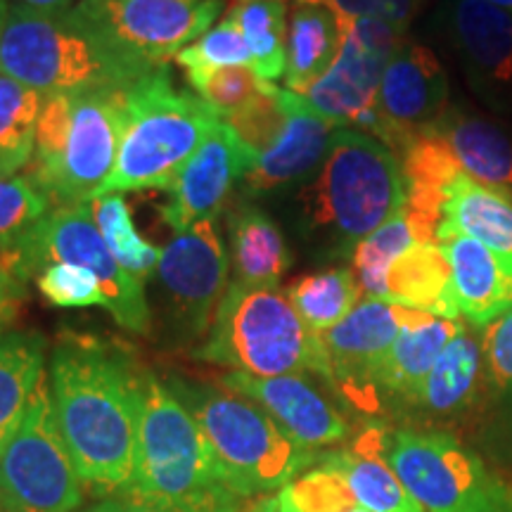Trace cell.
<instances>
[{
  "label": "cell",
  "mask_w": 512,
  "mask_h": 512,
  "mask_svg": "<svg viewBox=\"0 0 512 512\" xmlns=\"http://www.w3.org/2000/svg\"><path fill=\"white\" fill-rule=\"evenodd\" d=\"M48 377L57 427L83 486L117 494L133 475L145 368L117 342L62 332Z\"/></svg>",
  "instance_id": "6da1fadb"
},
{
  "label": "cell",
  "mask_w": 512,
  "mask_h": 512,
  "mask_svg": "<svg viewBox=\"0 0 512 512\" xmlns=\"http://www.w3.org/2000/svg\"><path fill=\"white\" fill-rule=\"evenodd\" d=\"M406 204L401 159L356 128H337L320 169L297 195L299 233L320 256L351 259L358 242Z\"/></svg>",
  "instance_id": "7a4b0ae2"
},
{
  "label": "cell",
  "mask_w": 512,
  "mask_h": 512,
  "mask_svg": "<svg viewBox=\"0 0 512 512\" xmlns=\"http://www.w3.org/2000/svg\"><path fill=\"white\" fill-rule=\"evenodd\" d=\"M166 512H240L245 498L223 482L195 415L145 370L133 475L117 494Z\"/></svg>",
  "instance_id": "3957f363"
},
{
  "label": "cell",
  "mask_w": 512,
  "mask_h": 512,
  "mask_svg": "<svg viewBox=\"0 0 512 512\" xmlns=\"http://www.w3.org/2000/svg\"><path fill=\"white\" fill-rule=\"evenodd\" d=\"M152 72L121 55L72 8L48 12L15 3L0 31V74L43 98L128 91Z\"/></svg>",
  "instance_id": "277c9868"
},
{
  "label": "cell",
  "mask_w": 512,
  "mask_h": 512,
  "mask_svg": "<svg viewBox=\"0 0 512 512\" xmlns=\"http://www.w3.org/2000/svg\"><path fill=\"white\" fill-rule=\"evenodd\" d=\"M126 91L46 95L29 178L53 207L91 202L117 166Z\"/></svg>",
  "instance_id": "5b68a950"
},
{
  "label": "cell",
  "mask_w": 512,
  "mask_h": 512,
  "mask_svg": "<svg viewBox=\"0 0 512 512\" xmlns=\"http://www.w3.org/2000/svg\"><path fill=\"white\" fill-rule=\"evenodd\" d=\"M195 358L256 377L316 373L332 382L323 339L280 287L230 283Z\"/></svg>",
  "instance_id": "8992f818"
},
{
  "label": "cell",
  "mask_w": 512,
  "mask_h": 512,
  "mask_svg": "<svg viewBox=\"0 0 512 512\" xmlns=\"http://www.w3.org/2000/svg\"><path fill=\"white\" fill-rule=\"evenodd\" d=\"M221 117L197 93L178 91L166 67L126 91V131L100 195L169 190Z\"/></svg>",
  "instance_id": "52a82bcc"
},
{
  "label": "cell",
  "mask_w": 512,
  "mask_h": 512,
  "mask_svg": "<svg viewBox=\"0 0 512 512\" xmlns=\"http://www.w3.org/2000/svg\"><path fill=\"white\" fill-rule=\"evenodd\" d=\"M169 387L195 415L223 482L240 498L283 491L313 463L264 408L226 387L171 380Z\"/></svg>",
  "instance_id": "ba28073f"
},
{
  "label": "cell",
  "mask_w": 512,
  "mask_h": 512,
  "mask_svg": "<svg viewBox=\"0 0 512 512\" xmlns=\"http://www.w3.org/2000/svg\"><path fill=\"white\" fill-rule=\"evenodd\" d=\"M380 451L425 512H512L508 486L448 434L382 430Z\"/></svg>",
  "instance_id": "9c48e42d"
},
{
  "label": "cell",
  "mask_w": 512,
  "mask_h": 512,
  "mask_svg": "<svg viewBox=\"0 0 512 512\" xmlns=\"http://www.w3.org/2000/svg\"><path fill=\"white\" fill-rule=\"evenodd\" d=\"M83 489L57 427L46 375L19 430L0 448V503L27 512H76Z\"/></svg>",
  "instance_id": "30bf717a"
},
{
  "label": "cell",
  "mask_w": 512,
  "mask_h": 512,
  "mask_svg": "<svg viewBox=\"0 0 512 512\" xmlns=\"http://www.w3.org/2000/svg\"><path fill=\"white\" fill-rule=\"evenodd\" d=\"M17 245L36 275L50 264L88 268L102 287V309L110 311L121 328L136 335H147L152 330L143 283L114 259L95 223L91 202L55 207L24 238H19Z\"/></svg>",
  "instance_id": "8fae6325"
},
{
  "label": "cell",
  "mask_w": 512,
  "mask_h": 512,
  "mask_svg": "<svg viewBox=\"0 0 512 512\" xmlns=\"http://www.w3.org/2000/svg\"><path fill=\"white\" fill-rule=\"evenodd\" d=\"M72 10L121 55L159 69L214 27L223 0H79Z\"/></svg>",
  "instance_id": "7c38bea8"
},
{
  "label": "cell",
  "mask_w": 512,
  "mask_h": 512,
  "mask_svg": "<svg viewBox=\"0 0 512 512\" xmlns=\"http://www.w3.org/2000/svg\"><path fill=\"white\" fill-rule=\"evenodd\" d=\"M230 261L214 219L181 230L162 249L155 278L178 344L207 337L228 285Z\"/></svg>",
  "instance_id": "4fadbf2b"
},
{
  "label": "cell",
  "mask_w": 512,
  "mask_h": 512,
  "mask_svg": "<svg viewBox=\"0 0 512 512\" xmlns=\"http://www.w3.org/2000/svg\"><path fill=\"white\" fill-rule=\"evenodd\" d=\"M339 53L330 69L302 93L313 110L339 128H351L354 121L377 105V91L384 67L406 41V31L382 19L337 15Z\"/></svg>",
  "instance_id": "5bb4252c"
},
{
  "label": "cell",
  "mask_w": 512,
  "mask_h": 512,
  "mask_svg": "<svg viewBox=\"0 0 512 512\" xmlns=\"http://www.w3.org/2000/svg\"><path fill=\"white\" fill-rule=\"evenodd\" d=\"M375 107L387 128L384 145L401 157L411 140L430 131L451 107L444 64L430 48L406 38L384 67Z\"/></svg>",
  "instance_id": "9a60e30c"
},
{
  "label": "cell",
  "mask_w": 512,
  "mask_h": 512,
  "mask_svg": "<svg viewBox=\"0 0 512 512\" xmlns=\"http://www.w3.org/2000/svg\"><path fill=\"white\" fill-rule=\"evenodd\" d=\"M446 31L472 91L498 114L512 112V15L489 0H446Z\"/></svg>",
  "instance_id": "2e32d148"
},
{
  "label": "cell",
  "mask_w": 512,
  "mask_h": 512,
  "mask_svg": "<svg viewBox=\"0 0 512 512\" xmlns=\"http://www.w3.org/2000/svg\"><path fill=\"white\" fill-rule=\"evenodd\" d=\"M403 313L406 306L361 299L342 323L320 335L332 370L330 384L358 408L373 411L377 406V377L399 335Z\"/></svg>",
  "instance_id": "e0dca14e"
},
{
  "label": "cell",
  "mask_w": 512,
  "mask_h": 512,
  "mask_svg": "<svg viewBox=\"0 0 512 512\" xmlns=\"http://www.w3.org/2000/svg\"><path fill=\"white\" fill-rule=\"evenodd\" d=\"M221 387L264 408L287 437L311 453L349 434L347 418L306 375L256 377L230 370L221 377Z\"/></svg>",
  "instance_id": "ac0fdd59"
},
{
  "label": "cell",
  "mask_w": 512,
  "mask_h": 512,
  "mask_svg": "<svg viewBox=\"0 0 512 512\" xmlns=\"http://www.w3.org/2000/svg\"><path fill=\"white\" fill-rule=\"evenodd\" d=\"M252 162L254 152L221 119L197 155L185 164V169L166 190L169 202L164 204L162 219L176 233L202 219H214L228 202L235 185L247 176Z\"/></svg>",
  "instance_id": "d6986e66"
},
{
  "label": "cell",
  "mask_w": 512,
  "mask_h": 512,
  "mask_svg": "<svg viewBox=\"0 0 512 512\" xmlns=\"http://www.w3.org/2000/svg\"><path fill=\"white\" fill-rule=\"evenodd\" d=\"M285 126L273 145L254 157L247 176L242 178V190L247 195L292 188L306 183L316 174L330 150L337 124L313 110L309 100L283 88Z\"/></svg>",
  "instance_id": "ffe728a7"
},
{
  "label": "cell",
  "mask_w": 512,
  "mask_h": 512,
  "mask_svg": "<svg viewBox=\"0 0 512 512\" xmlns=\"http://www.w3.org/2000/svg\"><path fill=\"white\" fill-rule=\"evenodd\" d=\"M437 245L451 266L453 302L463 318L486 328L512 309V275L477 240L439 230Z\"/></svg>",
  "instance_id": "44dd1931"
},
{
  "label": "cell",
  "mask_w": 512,
  "mask_h": 512,
  "mask_svg": "<svg viewBox=\"0 0 512 512\" xmlns=\"http://www.w3.org/2000/svg\"><path fill=\"white\" fill-rule=\"evenodd\" d=\"M448 147L460 171L512 197V128L482 114L448 107L430 128Z\"/></svg>",
  "instance_id": "7402d4cb"
},
{
  "label": "cell",
  "mask_w": 512,
  "mask_h": 512,
  "mask_svg": "<svg viewBox=\"0 0 512 512\" xmlns=\"http://www.w3.org/2000/svg\"><path fill=\"white\" fill-rule=\"evenodd\" d=\"M460 328H463L460 320L406 309L399 335H396L392 349L387 351V358L380 368L377 389L399 396V399L418 401L427 375Z\"/></svg>",
  "instance_id": "603a6c76"
},
{
  "label": "cell",
  "mask_w": 512,
  "mask_h": 512,
  "mask_svg": "<svg viewBox=\"0 0 512 512\" xmlns=\"http://www.w3.org/2000/svg\"><path fill=\"white\" fill-rule=\"evenodd\" d=\"M439 230L477 240L512 275V197L477 183L465 171L446 185ZM437 230V233H439Z\"/></svg>",
  "instance_id": "cb8c5ba5"
},
{
  "label": "cell",
  "mask_w": 512,
  "mask_h": 512,
  "mask_svg": "<svg viewBox=\"0 0 512 512\" xmlns=\"http://www.w3.org/2000/svg\"><path fill=\"white\" fill-rule=\"evenodd\" d=\"M228 240L235 285L280 287L294 259L285 235L264 209L235 202L228 214Z\"/></svg>",
  "instance_id": "d4e9b609"
},
{
  "label": "cell",
  "mask_w": 512,
  "mask_h": 512,
  "mask_svg": "<svg viewBox=\"0 0 512 512\" xmlns=\"http://www.w3.org/2000/svg\"><path fill=\"white\" fill-rule=\"evenodd\" d=\"M382 427H370L347 451L330 453L323 465L337 472L354 501L370 512H425L382 458Z\"/></svg>",
  "instance_id": "484cf974"
},
{
  "label": "cell",
  "mask_w": 512,
  "mask_h": 512,
  "mask_svg": "<svg viewBox=\"0 0 512 512\" xmlns=\"http://www.w3.org/2000/svg\"><path fill=\"white\" fill-rule=\"evenodd\" d=\"M384 302L448 320L460 318L453 302L451 266L437 242L413 245L394 261L387 273Z\"/></svg>",
  "instance_id": "4316f807"
},
{
  "label": "cell",
  "mask_w": 512,
  "mask_h": 512,
  "mask_svg": "<svg viewBox=\"0 0 512 512\" xmlns=\"http://www.w3.org/2000/svg\"><path fill=\"white\" fill-rule=\"evenodd\" d=\"M337 15L323 5L294 0L287 15L285 88L302 95L330 69L339 53Z\"/></svg>",
  "instance_id": "83f0119b"
},
{
  "label": "cell",
  "mask_w": 512,
  "mask_h": 512,
  "mask_svg": "<svg viewBox=\"0 0 512 512\" xmlns=\"http://www.w3.org/2000/svg\"><path fill=\"white\" fill-rule=\"evenodd\" d=\"M46 349V337L38 332L0 335V448L19 430L46 377Z\"/></svg>",
  "instance_id": "f1b7e54d"
},
{
  "label": "cell",
  "mask_w": 512,
  "mask_h": 512,
  "mask_svg": "<svg viewBox=\"0 0 512 512\" xmlns=\"http://www.w3.org/2000/svg\"><path fill=\"white\" fill-rule=\"evenodd\" d=\"M482 361V344L467 335L463 325L458 335L448 342V347L441 351L415 403L432 413L460 411L475 394Z\"/></svg>",
  "instance_id": "f546056e"
},
{
  "label": "cell",
  "mask_w": 512,
  "mask_h": 512,
  "mask_svg": "<svg viewBox=\"0 0 512 512\" xmlns=\"http://www.w3.org/2000/svg\"><path fill=\"white\" fill-rule=\"evenodd\" d=\"M287 15V0H235L226 12V19L242 31L252 50L254 72L266 81L285 76Z\"/></svg>",
  "instance_id": "4dcf8cb0"
},
{
  "label": "cell",
  "mask_w": 512,
  "mask_h": 512,
  "mask_svg": "<svg viewBox=\"0 0 512 512\" xmlns=\"http://www.w3.org/2000/svg\"><path fill=\"white\" fill-rule=\"evenodd\" d=\"M294 311L316 335H323L342 323L363 299L361 287L351 268H328L304 275L287 287Z\"/></svg>",
  "instance_id": "1f68e13d"
},
{
  "label": "cell",
  "mask_w": 512,
  "mask_h": 512,
  "mask_svg": "<svg viewBox=\"0 0 512 512\" xmlns=\"http://www.w3.org/2000/svg\"><path fill=\"white\" fill-rule=\"evenodd\" d=\"M43 95L0 74V178L19 176L36 152Z\"/></svg>",
  "instance_id": "d6a6232c"
},
{
  "label": "cell",
  "mask_w": 512,
  "mask_h": 512,
  "mask_svg": "<svg viewBox=\"0 0 512 512\" xmlns=\"http://www.w3.org/2000/svg\"><path fill=\"white\" fill-rule=\"evenodd\" d=\"M91 207L95 223H98L102 238H105L114 259H117L133 278H138L140 283L152 278V273L157 271L162 249H157L145 238H140L136 223H133L131 209H128L121 192H110V195L95 197V200H91Z\"/></svg>",
  "instance_id": "836d02e7"
},
{
  "label": "cell",
  "mask_w": 512,
  "mask_h": 512,
  "mask_svg": "<svg viewBox=\"0 0 512 512\" xmlns=\"http://www.w3.org/2000/svg\"><path fill=\"white\" fill-rule=\"evenodd\" d=\"M413 245H420V242L415 240V233L403 209L375 233H370L366 240L358 242L354 254H351V271L356 275L363 299L384 302L389 268Z\"/></svg>",
  "instance_id": "e575fe53"
},
{
  "label": "cell",
  "mask_w": 512,
  "mask_h": 512,
  "mask_svg": "<svg viewBox=\"0 0 512 512\" xmlns=\"http://www.w3.org/2000/svg\"><path fill=\"white\" fill-rule=\"evenodd\" d=\"M176 64L185 69V76L219 72V69L228 67L254 69L252 50H249L242 31L230 19L214 24L207 34L185 46L176 55Z\"/></svg>",
  "instance_id": "d590c367"
},
{
  "label": "cell",
  "mask_w": 512,
  "mask_h": 512,
  "mask_svg": "<svg viewBox=\"0 0 512 512\" xmlns=\"http://www.w3.org/2000/svg\"><path fill=\"white\" fill-rule=\"evenodd\" d=\"M46 192L24 176L0 178V242H17L53 211Z\"/></svg>",
  "instance_id": "8d00e7d4"
},
{
  "label": "cell",
  "mask_w": 512,
  "mask_h": 512,
  "mask_svg": "<svg viewBox=\"0 0 512 512\" xmlns=\"http://www.w3.org/2000/svg\"><path fill=\"white\" fill-rule=\"evenodd\" d=\"M188 83L211 110L226 121L249 105L271 81L261 79L249 67H228L219 72L188 76Z\"/></svg>",
  "instance_id": "74e56055"
},
{
  "label": "cell",
  "mask_w": 512,
  "mask_h": 512,
  "mask_svg": "<svg viewBox=\"0 0 512 512\" xmlns=\"http://www.w3.org/2000/svg\"><path fill=\"white\" fill-rule=\"evenodd\" d=\"M226 124L238 133V138L256 155L268 150L285 126V100L283 88L268 86L238 114L226 119Z\"/></svg>",
  "instance_id": "f35d334b"
},
{
  "label": "cell",
  "mask_w": 512,
  "mask_h": 512,
  "mask_svg": "<svg viewBox=\"0 0 512 512\" xmlns=\"http://www.w3.org/2000/svg\"><path fill=\"white\" fill-rule=\"evenodd\" d=\"M38 292L53 306L86 309L102 306V287L88 268L76 264H50L36 275Z\"/></svg>",
  "instance_id": "ab89813d"
},
{
  "label": "cell",
  "mask_w": 512,
  "mask_h": 512,
  "mask_svg": "<svg viewBox=\"0 0 512 512\" xmlns=\"http://www.w3.org/2000/svg\"><path fill=\"white\" fill-rule=\"evenodd\" d=\"M31 278H36V273L22 247L17 242H0V335L8 332L27 302Z\"/></svg>",
  "instance_id": "60d3db41"
},
{
  "label": "cell",
  "mask_w": 512,
  "mask_h": 512,
  "mask_svg": "<svg viewBox=\"0 0 512 512\" xmlns=\"http://www.w3.org/2000/svg\"><path fill=\"white\" fill-rule=\"evenodd\" d=\"M299 3L323 5L344 17H370L408 29L415 15L422 10L425 0H299Z\"/></svg>",
  "instance_id": "b9f144b4"
},
{
  "label": "cell",
  "mask_w": 512,
  "mask_h": 512,
  "mask_svg": "<svg viewBox=\"0 0 512 512\" xmlns=\"http://www.w3.org/2000/svg\"><path fill=\"white\" fill-rule=\"evenodd\" d=\"M482 358L491 380L512 392V309L484 328Z\"/></svg>",
  "instance_id": "7bdbcfd3"
},
{
  "label": "cell",
  "mask_w": 512,
  "mask_h": 512,
  "mask_svg": "<svg viewBox=\"0 0 512 512\" xmlns=\"http://www.w3.org/2000/svg\"><path fill=\"white\" fill-rule=\"evenodd\" d=\"M88 512H166V510H157V508H150V505L126 501V498H119V496H105L102 501L91 505Z\"/></svg>",
  "instance_id": "ee69618b"
},
{
  "label": "cell",
  "mask_w": 512,
  "mask_h": 512,
  "mask_svg": "<svg viewBox=\"0 0 512 512\" xmlns=\"http://www.w3.org/2000/svg\"><path fill=\"white\" fill-rule=\"evenodd\" d=\"M19 5H27V8L34 10H48V12H60L74 8L79 0H17Z\"/></svg>",
  "instance_id": "f6af8a7d"
},
{
  "label": "cell",
  "mask_w": 512,
  "mask_h": 512,
  "mask_svg": "<svg viewBox=\"0 0 512 512\" xmlns=\"http://www.w3.org/2000/svg\"><path fill=\"white\" fill-rule=\"evenodd\" d=\"M240 512H280V510H278V503H275V496H273V498H261V501H256V503H249Z\"/></svg>",
  "instance_id": "bcb514c9"
},
{
  "label": "cell",
  "mask_w": 512,
  "mask_h": 512,
  "mask_svg": "<svg viewBox=\"0 0 512 512\" xmlns=\"http://www.w3.org/2000/svg\"><path fill=\"white\" fill-rule=\"evenodd\" d=\"M8 10H10L8 0H0V31H3V24H5V19H8Z\"/></svg>",
  "instance_id": "7dc6e473"
},
{
  "label": "cell",
  "mask_w": 512,
  "mask_h": 512,
  "mask_svg": "<svg viewBox=\"0 0 512 512\" xmlns=\"http://www.w3.org/2000/svg\"><path fill=\"white\" fill-rule=\"evenodd\" d=\"M491 5H496V8H501L505 12H510L512 15V0H489Z\"/></svg>",
  "instance_id": "c3c4849f"
},
{
  "label": "cell",
  "mask_w": 512,
  "mask_h": 512,
  "mask_svg": "<svg viewBox=\"0 0 512 512\" xmlns=\"http://www.w3.org/2000/svg\"><path fill=\"white\" fill-rule=\"evenodd\" d=\"M0 512H27V510H19V508H12V505L0 503Z\"/></svg>",
  "instance_id": "681fc988"
},
{
  "label": "cell",
  "mask_w": 512,
  "mask_h": 512,
  "mask_svg": "<svg viewBox=\"0 0 512 512\" xmlns=\"http://www.w3.org/2000/svg\"><path fill=\"white\" fill-rule=\"evenodd\" d=\"M344 512H370V510H363L361 505H356V508H349V510H344Z\"/></svg>",
  "instance_id": "f907efd6"
}]
</instances>
